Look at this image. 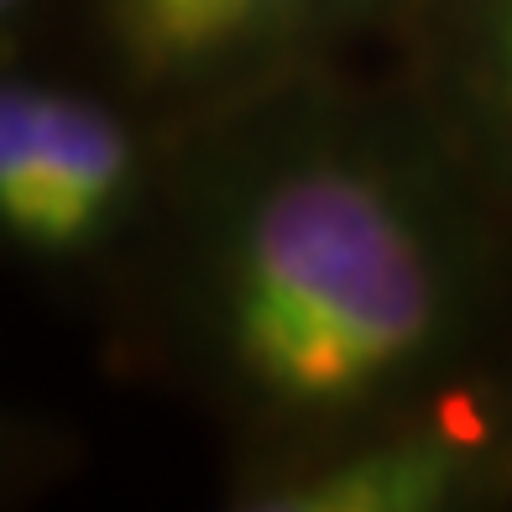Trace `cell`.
Returning <instances> with one entry per match:
<instances>
[{
  "mask_svg": "<svg viewBox=\"0 0 512 512\" xmlns=\"http://www.w3.org/2000/svg\"><path fill=\"white\" fill-rule=\"evenodd\" d=\"M439 53L471 131L512 173V0H445Z\"/></svg>",
  "mask_w": 512,
  "mask_h": 512,
  "instance_id": "obj_5",
  "label": "cell"
},
{
  "mask_svg": "<svg viewBox=\"0 0 512 512\" xmlns=\"http://www.w3.org/2000/svg\"><path fill=\"white\" fill-rule=\"evenodd\" d=\"M142 147L105 100L11 74L0 89V230L32 256H79L126 220Z\"/></svg>",
  "mask_w": 512,
  "mask_h": 512,
  "instance_id": "obj_2",
  "label": "cell"
},
{
  "mask_svg": "<svg viewBox=\"0 0 512 512\" xmlns=\"http://www.w3.org/2000/svg\"><path fill=\"white\" fill-rule=\"evenodd\" d=\"M471 304L455 204L377 136L298 131L251 152L204 230V345L267 424H377L460 351Z\"/></svg>",
  "mask_w": 512,
  "mask_h": 512,
  "instance_id": "obj_1",
  "label": "cell"
},
{
  "mask_svg": "<svg viewBox=\"0 0 512 512\" xmlns=\"http://www.w3.org/2000/svg\"><path fill=\"white\" fill-rule=\"evenodd\" d=\"M335 0H100V32L142 89H199L272 58Z\"/></svg>",
  "mask_w": 512,
  "mask_h": 512,
  "instance_id": "obj_4",
  "label": "cell"
},
{
  "mask_svg": "<svg viewBox=\"0 0 512 512\" xmlns=\"http://www.w3.org/2000/svg\"><path fill=\"white\" fill-rule=\"evenodd\" d=\"M27 6H32V0H0V16H6V27H11L16 16H27Z\"/></svg>",
  "mask_w": 512,
  "mask_h": 512,
  "instance_id": "obj_6",
  "label": "cell"
},
{
  "mask_svg": "<svg viewBox=\"0 0 512 512\" xmlns=\"http://www.w3.org/2000/svg\"><path fill=\"white\" fill-rule=\"evenodd\" d=\"M497 460V439L476 429L403 418L288 465L241 502L267 512H445L476 502L497 481Z\"/></svg>",
  "mask_w": 512,
  "mask_h": 512,
  "instance_id": "obj_3",
  "label": "cell"
}]
</instances>
